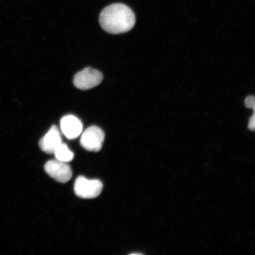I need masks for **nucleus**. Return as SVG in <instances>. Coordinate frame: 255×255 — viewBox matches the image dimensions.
I'll use <instances>...</instances> for the list:
<instances>
[{
  "label": "nucleus",
  "instance_id": "obj_5",
  "mask_svg": "<svg viewBox=\"0 0 255 255\" xmlns=\"http://www.w3.org/2000/svg\"><path fill=\"white\" fill-rule=\"evenodd\" d=\"M44 170L46 173L58 181L65 183L71 179L72 171L71 167L67 162L56 160H50L44 165Z\"/></svg>",
  "mask_w": 255,
  "mask_h": 255
},
{
  "label": "nucleus",
  "instance_id": "obj_4",
  "mask_svg": "<svg viewBox=\"0 0 255 255\" xmlns=\"http://www.w3.org/2000/svg\"><path fill=\"white\" fill-rule=\"evenodd\" d=\"M105 134L100 128L92 126L82 133L81 144L89 151L98 152L103 147Z\"/></svg>",
  "mask_w": 255,
  "mask_h": 255
},
{
  "label": "nucleus",
  "instance_id": "obj_10",
  "mask_svg": "<svg viewBox=\"0 0 255 255\" xmlns=\"http://www.w3.org/2000/svg\"><path fill=\"white\" fill-rule=\"evenodd\" d=\"M255 113L253 116L250 118V121H249L248 128L249 129L254 130L255 129Z\"/></svg>",
  "mask_w": 255,
  "mask_h": 255
},
{
  "label": "nucleus",
  "instance_id": "obj_9",
  "mask_svg": "<svg viewBox=\"0 0 255 255\" xmlns=\"http://www.w3.org/2000/svg\"><path fill=\"white\" fill-rule=\"evenodd\" d=\"M255 98L254 96H249L245 100V105L248 108L253 109L255 111Z\"/></svg>",
  "mask_w": 255,
  "mask_h": 255
},
{
  "label": "nucleus",
  "instance_id": "obj_6",
  "mask_svg": "<svg viewBox=\"0 0 255 255\" xmlns=\"http://www.w3.org/2000/svg\"><path fill=\"white\" fill-rule=\"evenodd\" d=\"M60 128L63 134L69 139H73L81 134L83 126L77 117L68 115L60 121Z\"/></svg>",
  "mask_w": 255,
  "mask_h": 255
},
{
  "label": "nucleus",
  "instance_id": "obj_8",
  "mask_svg": "<svg viewBox=\"0 0 255 255\" xmlns=\"http://www.w3.org/2000/svg\"><path fill=\"white\" fill-rule=\"evenodd\" d=\"M53 154H55L57 160L65 162L71 161L74 158L73 153L70 150L68 145L64 143H60L57 146Z\"/></svg>",
  "mask_w": 255,
  "mask_h": 255
},
{
  "label": "nucleus",
  "instance_id": "obj_2",
  "mask_svg": "<svg viewBox=\"0 0 255 255\" xmlns=\"http://www.w3.org/2000/svg\"><path fill=\"white\" fill-rule=\"evenodd\" d=\"M103 184L98 180H88L83 176L76 178L75 182V194L83 199H94L100 195Z\"/></svg>",
  "mask_w": 255,
  "mask_h": 255
},
{
  "label": "nucleus",
  "instance_id": "obj_1",
  "mask_svg": "<svg viewBox=\"0 0 255 255\" xmlns=\"http://www.w3.org/2000/svg\"><path fill=\"white\" fill-rule=\"evenodd\" d=\"M99 21L105 31L117 34L131 30L136 19L131 9L125 4L117 3L105 7L101 12Z\"/></svg>",
  "mask_w": 255,
  "mask_h": 255
},
{
  "label": "nucleus",
  "instance_id": "obj_7",
  "mask_svg": "<svg viewBox=\"0 0 255 255\" xmlns=\"http://www.w3.org/2000/svg\"><path fill=\"white\" fill-rule=\"evenodd\" d=\"M62 143V139L59 130L57 127L53 126L40 139L39 146L41 150L47 154H52L55 152L57 146Z\"/></svg>",
  "mask_w": 255,
  "mask_h": 255
},
{
  "label": "nucleus",
  "instance_id": "obj_3",
  "mask_svg": "<svg viewBox=\"0 0 255 255\" xmlns=\"http://www.w3.org/2000/svg\"><path fill=\"white\" fill-rule=\"evenodd\" d=\"M103 80V73L97 69L88 68L76 73L73 79V84L81 90H88L97 87Z\"/></svg>",
  "mask_w": 255,
  "mask_h": 255
}]
</instances>
